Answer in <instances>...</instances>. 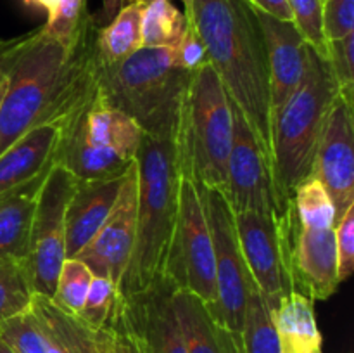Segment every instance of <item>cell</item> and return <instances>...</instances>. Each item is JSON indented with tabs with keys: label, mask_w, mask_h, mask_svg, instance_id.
<instances>
[{
	"label": "cell",
	"mask_w": 354,
	"mask_h": 353,
	"mask_svg": "<svg viewBox=\"0 0 354 353\" xmlns=\"http://www.w3.org/2000/svg\"><path fill=\"white\" fill-rule=\"evenodd\" d=\"M135 241L118 294L145 291L165 279L176 218L180 172L173 141L142 137L137 156Z\"/></svg>",
	"instance_id": "2"
},
{
	"label": "cell",
	"mask_w": 354,
	"mask_h": 353,
	"mask_svg": "<svg viewBox=\"0 0 354 353\" xmlns=\"http://www.w3.org/2000/svg\"><path fill=\"white\" fill-rule=\"evenodd\" d=\"M230 106L234 137L228 154V180L225 192L228 204L234 213L258 211L277 215L268 156L242 111L232 100Z\"/></svg>",
	"instance_id": "10"
},
{
	"label": "cell",
	"mask_w": 354,
	"mask_h": 353,
	"mask_svg": "<svg viewBox=\"0 0 354 353\" xmlns=\"http://www.w3.org/2000/svg\"><path fill=\"white\" fill-rule=\"evenodd\" d=\"M127 3V0H102V12H100V23L107 24L114 16L118 14V10Z\"/></svg>",
	"instance_id": "39"
},
{
	"label": "cell",
	"mask_w": 354,
	"mask_h": 353,
	"mask_svg": "<svg viewBox=\"0 0 354 353\" xmlns=\"http://www.w3.org/2000/svg\"><path fill=\"white\" fill-rule=\"evenodd\" d=\"M33 296L24 260L0 255V324L30 308Z\"/></svg>",
	"instance_id": "27"
},
{
	"label": "cell",
	"mask_w": 354,
	"mask_h": 353,
	"mask_svg": "<svg viewBox=\"0 0 354 353\" xmlns=\"http://www.w3.org/2000/svg\"><path fill=\"white\" fill-rule=\"evenodd\" d=\"M354 31V0H325L324 35L327 42L341 40Z\"/></svg>",
	"instance_id": "36"
},
{
	"label": "cell",
	"mask_w": 354,
	"mask_h": 353,
	"mask_svg": "<svg viewBox=\"0 0 354 353\" xmlns=\"http://www.w3.org/2000/svg\"><path fill=\"white\" fill-rule=\"evenodd\" d=\"M273 325L282 353H324L315 301L289 293L272 310Z\"/></svg>",
	"instance_id": "22"
},
{
	"label": "cell",
	"mask_w": 354,
	"mask_h": 353,
	"mask_svg": "<svg viewBox=\"0 0 354 353\" xmlns=\"http://www.w3.org/2000/svg\"><path fill=\"white\" fill-rule=\"evenodd\" d=\"M337 96L330 64L308 45L303 78L270 125V172L277 217L289 206L299 183L311 176L318 141Z\"/></svg>",
	"instance_id": "3"
},
{
	"label": "cell",
	"mask_w": 354,
	"mask_h": 353,
	"mask_svg": "<svg viewBox=\"0 0 354 353\" xmlns=\"http://www.w3.org/2000/svg\"><path fill=\"white\" fill-rule=\"evenodd\" d=\"M185 31V16L171 0L144 2L140 19L142 47L173 48Z\"/></svg>",
	"instance_id": "24"
},
{
	"label": "cell",
	"mask_w": 354,
	"mask_h": 353,
	"mask_svg": "<svg viewBox=\"0 0 354 353\" xmlns=\"http://www.w3.org/2000/svg\"><path fill=\"white\" fill-rule=\"evenodd\" d=\"M69 137L78 138L93 147L114 149V151L124 152L130 158H135L144 132L123 111L102 102L97 93L95 100L80 116L76 127L66 138Z\"/></svg>",
	"instance_id": "20"
},
{
	"label": "cell",
	"mask_w": 354,
	"mask_h": 353,
	"mask_svg": "<svg viewBox=\"0 0 354 353\" xmlns=\"http://www.w3.org/2000/svg\"><path fill=\"white\" fill-rule=\"evenodd\" d=\"M173 291L175 286L162 279L140 293L118 294L109 320L133 332L145 353H187L173 308Z\"/></svg>",
	"instance_id": "11"
},
{
	"label": "cell",
	"mask_w": 354,
	"mask_h": 353,
	"mask_svg": "<svg viewBox=\"0 0 354 353\" xmlns=\"http://www.w3.org/2000/svg\"><path fill=\"white\" fill-rule=\"evenodd\" d=\"M123 175L109 179L78 180L66 208V258H73L92 241L118 199Z\"/></svg>",
	"instance_id": "16"
},
{
	"label": "cell",
	"mask_w": 354,
	"mask_h": 353,
	"mask_svg": "<svg viewBox=\"0 0 354 353\" xmlns=\"http://www.w3.org/2000/svg\"><path fill=\"white\" fill-rule=\"evenodd\" d=\"M107 325H114L118 331H121V334H123L124 339H127L128 350H130V353H145L144 346H142V343L138 341V338L133 334V332H130L128 329H124L123 325L116 324V322H113V320H109V324H107Z\"/></svg>",
	"instance_id": "40"
},
{
	"label": "cell",
	"mask_w": 354,
	"mask_h": 353,
	"mask_svg": "<svg viewBox=\"0 0 354 353\" xmlns=\"http://www.w3.org/2000/svg\"><path fill=\"white\" fill-rule=\"evenodd\" d=\"M192 75L173 64L171 48L140 47L116 64H100L99 99L123 111L144 135L175 142Z\"/></svg>",
	"instance_id": "4"
},
{
	"label": "cell",
	"mask_w": 354,
	"mask_h": 353,
	"mask_svg": "<svg viewBox=\"0 0 354 353\" xmlns=\"http://www.w3.org/2000/svg\"><path fill=\"white\" fill-rule=\"evenodd\" d=\"M334 235L339 282H344L354 270V204L348 208L342 220L334 227Z\"/></svg>",
	"instance_id": "35"
},
{
	"label": "cell",
	"mask_w": 354,
	"mask_h": 353,
	"mask_svg": "<svg viewBox=\"0 0 354 353\" xmlns=\"http://www.w3.org/2000/svg\"><path fill=\"white\" fill-rule=\"evenodd\" d=\"M197 189L213 239L218 293L213 317L232 334L241 338L249 294L256 289V286L242 256L234 211L228 204L227 196L213 187L197 185Z\"/></svg>",
	"instance_id": "7"
},
{
	"label": "cell",
	"mask_w": 354,
	"mask_h": 353,
	"mask_svg": "<svg viewBox=\"0 0 354 353\" xmlns=\"http://www.w3.org/2000/svg\"><path fill=\"white\" fill-rule=\"evenodd\" d=\"M290 203L303 228H313V230L334 228L335 208L320 180L310 176L299 183Z\"/></svg>",
	"instance_id": "26"
},
{
	"label": "cell",
	"mask_w": 354,
	"mask_h": 353,
	"mask_svg": "<svg viewBox=\"0 0 354 353\" xmlns=\"http://www.w3.org/2000/svg\"><path fill=\"white\" fill-rule=\"evenodd\" d=\"M0 338L16 353H48L33 308L12 315L0 324Z\"/></svg>",
	"instance_id": "29"
},
{
	"label": "cell",
	"mask_w": 354,
	"mask_h": 353,
	"mask_svg": "<svg viewBox=\"0 0 354 353\" xmlns=\"http://www.w3.org/2000/svg\"><path fill=\"white\" fill-rule=\"evenodd\" d=\"M76 182L78 179L66 166L55 163L41 185L24 260L33 294L52 298L55 291L59 270L66 260V208Z\"/></svg>",
	"instance_id": "8"
},
{
	"label": "cell",
	"mask_w": 354,
	"mask_h": 353,
	"mask_svg": "<svg viewBox=\"0 0 354 353\" xmlns=\"http://www.w3.org/2000/svg\"><path fill=\"white\" fill-rule=\"evenodd\" d=\"M354 31L341 40L328 42L327 61L337 83L339 96L354 106Z\"/></svg>",
	"instance_id": "33"
},
{
	"label": "cell",
	"mask_w": 354,
	"mask_h": 353,
	"mask_svg": "<svg viewBox=\"0 0 354 353\" xmlns=\"http://www.w3.org/2000/svg\"><path fill=\"white\" fill-rule=\"evenodd\" d=\"M241 341L242 353H282L272 311L258 289H252L249 294Z\"/></svg>",
	"instance_id": "25"
},
{
	"label": "cell",
	"mask_w": 354,
	"mask_h": 353,
	"mask_svg": "<svg viewBox=\"0 0 354 353\" xmlns=\"http://www.w3.org/2000/svg\"><path fill=\"white\" fill-rule=\"evenodd\" d=\"M24 2H26L28 6L40 7V9H44L48 16L47 19H50V17L54 16L55 10H57V6H59V0H24Z\"/></svg>",
	"instance_id": "41"
},
{
	"label": "cell",
	"mask_w": 354,
	"mask_h": 353,
	"mask_svg": "<svg viewBox=\"0 0 354 353\" xmlns=\"http://www.w3.org/2000/svg\"><path fill=\"white\" fill-rule=\"evenodd\" d=\"M48 353H107L109 327L93 329L78 315L59 308L50 298L35 294L31 301Z\"/></svg>",
	"instance_id": "18"
},
{
	"label": "cell",
	"mask_w": 354,
	"mask_h": 353,
	"mask_svg": "<svg viewBox=\"0 0 354 353\" xmlns=\"http://www.w3.org/2000/svg\"><path fill=\"white\" fill-rule=\"evenodd\" d=\"M207 61L242 111L270 161V78L263 35L245 0H183Z\"/></svg>",
	"instance_id": "1"
},
{
	"label": "cell",
	"mask_w": 354,
	"mask_h": 353,
	"mask_svg": "<svg viewBox=\"0 0 354 353\" xmlns=\"http://www.w3.org/2000/svg\"><path fill=\"white\" fill-rule=\"evenodd\" d=\"M173 308L187 353H242V341L211 315L203 300L187 291H173Z\"/></svg>",
	"instance_id": "19"
},
{
	"label": "cell",
	"mask_w": 354,
	"mask_h": 353,
	"mask_svg": "<svg viewBox=\"0 0 354 353\" xmlns=\"http://www.w3.org/2000/svg\"><path fill=\"white\" fill-rule=\"evenodd\" d=\"M234 217L239 244L252 282L272 311L286 294L292 293L279 218L258 211H239Z\"/></svg>",
	"instance_id": "13"
},
{
	"label": "cell",
	"mask_w": 354,
	"mask_h": 353,
	"mask_svg": "<svg viewBox=\"0 0 354 353\" xmlns=\"http://www.w3.org/2000/svg\"><path fill=\"white\" fill-rule=\"evenodd\" d=\"M3 82V75H2V71H0V83Z\"/></svg>",
	"instance_id": "45"
},
{
	"label": "cell",
	"mask_w": 354,
	"mask_h": 353,
	"mask_svg": "<svg viewBox=\"0 0 354 353\" xmlns=\"http://www.w3.org/2000/svg\"><path fill=\"white\" fill-rule=\"evenodd\" d=\"M109 327V345H107V353H130L128 350V343L121 331H118L114 325H107Z\"/></svg>",
	"instance_id": "38"
},
{
	"label": "cell",
	"mask_w": 354,
	"mask_h": 353,
	"mask_svg": "<svg viewBox=\"0 0 354 353\" xmlns=\"http://www.w3.org/2000/svg\"><path fill=\"white\" fill-rule=\"evenodd\" d=\"M137 220V163L127 170L113 210L93 235L73 258L85 263L93 275L106 277L116 287L127 272L135 241Z\"/></svg>",
	"instance_id": "14"
},
{
	"label": "cell",
	"mask_w": 354,
	"mask_h": 353,
	"mask_svg": "<svg viewBox=\"0 0 354 353\" xmlns=\"http://www.w3.org/2000/svg\"><path fill=\"white\" fill-rule=\"evenodd\" d=\"M3 92H6V78H3V82L0 83V102H2V97H3Z\"/></svg>",
	"instance_id": "43"
},
{
	"label": "cell",
	"mask_w": 354,
	"mask_h": 353,
	"mask_svg": "<svg viewBox=\"0 0 354 353\" xmlns=\"http://www.w3.org/2000/svg\"><path fill=\"white\" fill-rule=\"evenodd\" d=\"M118 298V287L106 277L93 275L78 317L93 329L107 327Z\"/></svg>",
	"instance_id": "31"
},
{
	"label": "cell",
	"mask_w": 354,
	"mask_h": 353,
	"mask_svg": "<svg viewBox=\"0 0 354 353\" xmlns=\"http://www.w3.org/2000/svg\"><path fill=\"white\" fill-rule=\"evenodd\" d=\"M50 168L38 173L23 185L0 194V255L26 260L31 220Z\"/></svg>",
	"instance_id": "21"
},
{
	"label": "cell",
	"mask_w": 354,
	"mask_h": 353,
	"mask_svg": "<svg viewBox=\"0 0 354 353\" xmlns=\"http://www.w3.org/2000/svg\"><path fill=\"white\" fill-rule=\"evenodd\" d=\"M171 61L176 68L187 73H196L197 69L207 64V52L203 38L199 37L192 23L185 19V31L178 44L171 48Z\"/></svg>",
	"instance_id": "34"
},
{
	"label": "cell",
	"mask_w": 354,
	"mask_h": 353,
	"mask_svg": "<svg viewBox=\"0 0 354 353\" xmlns=\"http://www.w3.org/2000/svg\"><path fill=\"white\" fill-rule=\"evenodd\" d=\"M322 2H325V0H322Z\"/></svg>",
	"instance_id": "46"
},
{
	"label": "cell",
	"mask_w": 354,
	"mask_h": 353,
	"mask_svg": "<svg viewBox=\"0 0 354 353\" xmlns=\"http://www.w3.org/2000/svg\"><path fill=\"white\" fill-rule=\"evenodd\" d=\"M165 279L175 289L194 294L213 315L216 308L214 251L206 211L196 183L180 176L178 218Z\"/></svg>",
	"instance_id": "6"
},
{
	"label": "cell",
	"mask_w": 354,
	"mask_h": 353,
	"mask_svg": "<svg viewBox=\"0 0 354 353\" xmlns=\"http://www.w3.org/2000/svg\"><path fill=\"white\" fill-rule=\"evenodd\" d=\"M353 104L341 96L332 102L325 120L311 176L320 180L335 208L334 227L354 204V114Z\"/></svg>",
	"instance_id": "12"
},
{
	"label": "cell",
	"mask_w": 354,
	"mask_h": 353,
	"mask_svg": "<svg viewBox=\"0 0 354 353\" xmlns=\"http://www.w3.org/2000/svg\"><path fill=\"white\" fill-rule=\"evenodd\" d=\"M88 16L86 0H59L57 10L44 24V30L69 47L76 42Z\"/></svg>",
	"instance_id": "32"
},
{
	"label": "cell",
	"mask_w": 354,
	"mask_h": 353,
	"mask_svg": "<svg viewBox=\"0 0 354 353\" xmlns=\"http://www.w3.org/2000/svg\"><path fill=\"white\" fill-rule=\"evenodd\" d=\"M245 2H248L252 9L259 10V12H265L280 21L294 23L292 12H290V7L287 0H245Z\"/></svg>",
	"instance_id": "37"
},
{
	"label": "cell",
	"mask_w": 354,
	"mask_h": 353,
	"mask_svg": "<svg viewBox=\"0 0 354 353\" xmlns=\"http://www.w3.org/2000/svg\"><path fill=\"white\" fill-rule=\"evenodd\" d=\"M277 218L292 293L303 294L311 301H325L334 296L341 286L334 228H303L294 213L292 203Z\"/></svg>",
	"instance_id": "9"
},
{
	"label": "cell",
	"mask_w": 354,
	"mask_h": 353,
	"mask_svg": "<svg viewBox=\"0 0 354 353\" xmlns=\"http://www.w3.org/2000/svg\"><path fill=\"white\" fill-rule=\"evenodd\" d=\"M127 2H149V0H127ZM183 2V0H182Z\"/></svg>",
	"instance_id": "44"
},
{
	"label": "cell",
	"mask_w": 354,
	"mask_h": 353,
	"mask_svg": "<svg viewBox=\"0 0 354 353\" xmlns=\"http://www.w3.org/2000/svg\"><path fill=\"white\" fill-rule=\"evenodd\" d=\"M92 277V270L85 263L76 258H66L59 270L57 284L50 300L62 310L80 315Z\"/></svg>",
	"instance_id": "28"
},
{
	"label": "cell",
	"mask_w": 354,
	"mask_h": 353,
	"mask_svg": "<svg viewBox=\"0 0 354 353\" xmlns=\"http://www.w3.org/2000/svg\"><path fill=\"white\" fill-rule=\"evenodd\" d=\"M144 2H127L116 16L97 28V54L102 66H113L142 47L140 19Z\"/></svg>",
	"instance_id": "23"
},
{
	"label": "cell",
	"mask_w": 354,
	"mask_h": 353,
	"mask_svg": "<svg viewBox=\"0 0 354 353\" xmlns=\"http://www.w3.org/2000/svg\"><path fill=\"white\" fill-rule=\"evenodd\" d=\"M234 137L230 97L207 62L192 75L175 138L180 176L227 192Z\"/></svg>",
	"instance_id": "5"
},
{
	"label": "cell",
	"mask_w": 354,
	"mask_h": 353,
	"mask_svg": "<svg viewBox=\"0 0 354 353\" xmlns=\"http://www.w3.org/2000/svg\"><path fill=\"white\" fill-rule=\"evenodd\" d=\"M0 353H16L2 338H0Z\"/></svg>",
	"instance_id": "42"
},
{
	"label": "cell",
	"mask_w": 354,
	"mask_h": 353,
	"mask_svg": "<svg viewBox=\"0 0 354 353\" xmlns=\"http://www.w3.org/2000/svg\"><path fill=\"white\" fill-rule=\"evenodd\" d=\"M252 9V7H251ZM254 10L265 44L270 78V123L299 85L306 64V42L294 23Z\"/></svg>",
	"instance_id": "15"
},
{
	"label": "cell",
	"mask_w": 354,
	"mask_h": 353,
	"mask_svg": "<svg viewBox=\"0 0 354 353\" xmlns=\"http://www.w3.org/2000/svg\"><path fill=\"white\" fill-rule=\"evenodd\" d=\"M64 130L55 123H41L17 138L0 154V194L23 185L57 163Z\"/></svg>",
	"instance_id": "17"
},
{
	"label": "cell",
	"mask_w": 354,
	"mask_h": 353,
	"mask_svg": "<svg viewBox=\"0 0 354 353\" xmlns=\"http://www.w3.org/2000/svg\"><path fill=\"white\" fill-rule=\"evenodd\" d=\"M292 12L294 26L306 45L327 59L328 42L324 35V2L322 0H287Z\"/></svg>",
	"instance_id": "30"
}]
</instances>
